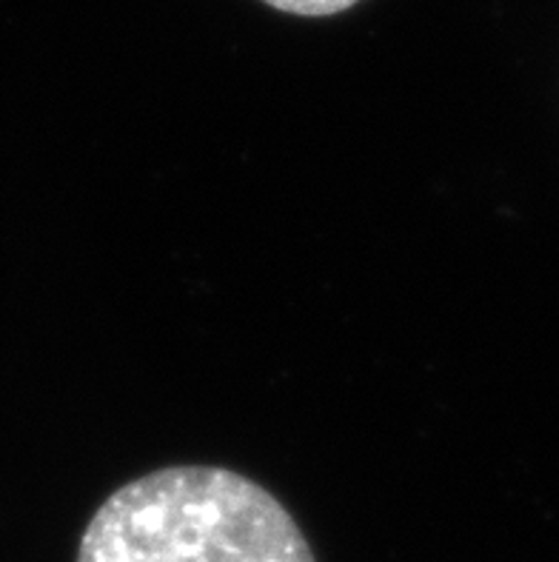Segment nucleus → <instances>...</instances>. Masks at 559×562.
Wrapping results in <instances>:
<instances>
[{"mask_svg": "<svg viewBox=\"0 0 559 562\" xmlns=\"http://www.w3.org/2000/svg\"><path fill=\"white\" fill-rule=\"evenodd\" d=\"M75 562H317L289 508L217 465H169L92 514Z\"/></svg>", "mask_w": 559, "mask_h": 562, "instance_id": "obj_1", "label": "nucleus"}, {"mask_svg": "<svg viewBox=\"0 0 559 562\" xmlns=\"http://www.w3.org/2000/svg\"><path fill=\"white\" fill-rule=\"evenodd\" d=\"M262 3L277 12L298 14V18H332V14L348 12L360 0H262Z\"/></svg>", "mask_w": 559, "mask_h": 562, "instance_id": "obj_2", "label": "nucleus"}]
</instances>
